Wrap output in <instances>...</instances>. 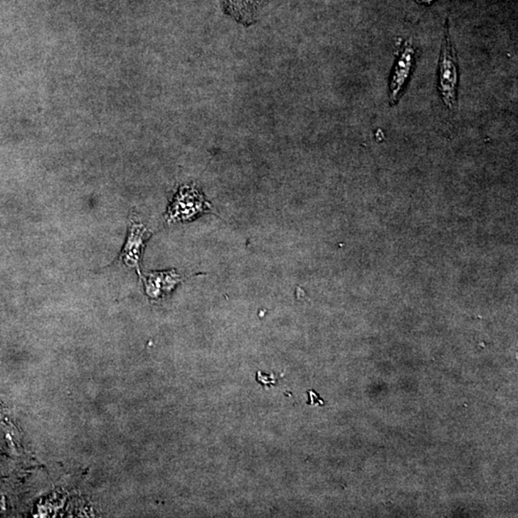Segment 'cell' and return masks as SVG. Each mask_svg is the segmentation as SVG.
<instances>
[{
  "mask_svg": "<svg viewBox=\"0 0 518 518\" xmlns=\"http://www.w3.org/2000/svg\"><path fill=\"white\" fill-rule=\"evenodd\" d=\"M149 236H150V233L142 223L137 220L132 221L128 239H127L120 258L123 259L126 265L136 268L139 273L140 255H142L145 242Z\"/></svg>",
  "mask_w": 518,
  "mask_h": 518,
  "instance_id": "obj_4",
  "label": "cell"
},
{
  "mask_svg": "<svg viewBox=\"0 0 518 518\" xmlns=\"http://www.w3.org/2000/svg\"><path fill=\"white\" fill-rule=\"evenodd\" d=\"M180 282V278L174 271L150 274L146 280V289L150 296L156 297L162 292L172 290Z\"/></svg>",
  "mask_w": 518,
  "mask_h": 518,
  "instance_id": "obj_5",
  "label": "cell"
},
{
  "mask_svg": "<svg viewBox=\"0 0 518 518\" xmlns=\"http://www.w3.org/2000/svg\"><path fill=\"white\" fill-rule=\"evenodd\" d=\"M261 376H259L258 374V376H256V379H258V382H260L263 385H274L275 383V379L274 376L271 374V376H265V374H263V373H260Z\"/></svg>",
  "mask_w": 518,
  "mask_h": 518,
  "instance_id": "obj_6",
  "label": "cell"
},
{
  "mask_svg": "<svg viewBox=\"0 0 518 518\" xmlns=\"http://www.w3.org/2000/svg\"><path fill=\"white\" fill-rule=\"evenodd\" d=\"M209 211L211 205L199 189L194 186H184L168 208V221H191Z\"/></svg>",
  "mask_w": 518,
  "mask_h": 518,
  "instance_id": "obj_2",
  "label": "cell"
},
{
  "mask_svg": "<svg viewBox=\"0 0 518 518\" xmlns=\"http://www.w3.org/2000/svg\"><path fill=\"white\" fill-rule=\"evenodd\" d=\"M416 63V51L410 43L402 46L390 81V104L393 106L401 100L402 93L411 77Z\"/></svg>",
  "mask_w": 518,
  "mask_h": 518,
  "instance_id": "obj_3",
  "label": "cell"
},
{
  "mask_svg": "<svg viewBox=\"0 0 518 518\" xmlns=\"http://www.w3.org/2000/svg\"><path fill=\"white\" fill-rule=\"evenodd\" d=\"M459 85L458 58L446 26L439 60V92L443 104L450 111H456L458 107Z\"/></svg>",
  "mask_w": 518,
  "mask_h": 518,
  "instance_id": "obj_1",
  "label": "cell"
}]
</instances>
